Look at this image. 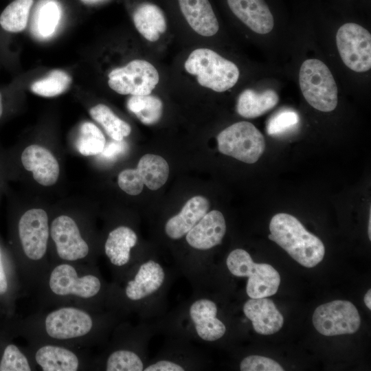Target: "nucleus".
<instances>
[{
    "mask_svg": "<svg viewBox=\"0 0 371 371\" xmlns=\"http://www.w3.org/2000/svg\"><path fill=\"white\" fill-rule=\"evenodd\" d=\"M1 317L14 338L82 348L98 341L101 326L97 311L75 306L38 309L25 317Z\"/></svg>",
    "mask_w": 371,
    "mask_h": 371,
    "instance_id": "nucleus-1",
    "label": "nucleus"
},
{
    "mask_svg": "<svg viewBox=\"0 0 371 371\" xmlns=\"http://www.w3.org/2000/svg\"><path fill=\"white\" fill-rule=\"evenodd\" d=\"M49 218L43 208L27 209L12 216L8 247L15 261L23 295L34 293L50 262Z\"/></svg>",
    "mask_w": 371,
    "mask_h": 371,
    "instance_id": "nucleus-2",
    "label": "nucleus"
},
{
    "mask_svg": "<svg viewBox=\"0 0 371 371\" xmlns=\"http://www.w3.org/2000/svg\"><path fill=\"white\" fill-rule=\"evenodd\" d=\"M34 293L38 309L75 306L97 311L104 284L93 264L50 261Z\"/></svg>",
    "mask_w": 371,
    "mask_h": 371,
    "instance_id": "nucleus-3",
    "label": "nucleus"
},
{
    "mask_svg": "<svg viewBox=\"0 0 371 371\" xmlns=\"http://www.w3.org/2000/svg\"><path fill=\"white\" fill-rule=\"evenodd\" d=\"M269 230L268 238L301 265L313 268L323 260L325 247L322 241L308 232L295 216L286 213L274 215Z\"/></svg>",
    "mask_w": 371,
    "mask_h": 371,
    "instance_id": "nucleus-4",
    "label": "nucleus"
},
{
    "mask_svg": "<svg viewBox=\"0 0 371 371\" xmlns=\"http://www.w3.org/2000/svg\"><path fill=\"white\" fill-rule=\"evenodd\" d=\"M76 217L60 214L49 221V254L50 261L78 262L94 264V251Z\"/></svg>",
    "mask_w": 371,
    "mask_h": 371,
    "instance_id": "nucleus-5",
    "label": "nucleus"
},
{
    "mask_svg": "<svg viewBox=\"0 0 371 371\" xmlns=\"http://www.w3.org/2000/svg\"><path fill=\"white\" fill-rule=\"evenodd\" d=\"M186 71L197 77L199 84L216 92L233 87L239 78L235 63L207 48L192 51L184 63Z\"/></svg>",
    "mask_w": 371,
    "mask_h": 371,
    "instance_id": "nucleus-6",
    "label": "nucleus"
},
{
    "mask_svg": "<svg viewBox=\"0 0 371 371\" xmlns=\"http://www.w3.org/2000/svg\"><path fill=\"white\" fill-rule=\"evenodd\" d=\"M299 82L303 96L311 106L322 112L336 108L337 87L330 69L322 61H304L300 69Z\"/></svg>",
    "mask_w": 371,
    "mask_h": 371,
    "instance_id": "nucleus-7",
    "label": "nucleus"
},
{
    "mask_svg": "<svg viewBox=\"0 0 371 371\" xmlns=\"http://www.w3.org/2000/svg\"><path fill=\"white\" fill-rule=\"evenodd\" d=\"M226 264L234 276L248 278L246 291L251 298L271 296L278 291L280 284L278 271L269 264L254 262L245 250L236 249L231 251Z\"/></svg>",
    "mask_w": 371,
    "mask_h": 371,
    "instance_id": "nucleus-8",
    "label": "nucleus"
},
{
    "mask_svg": "<svg viewBox=\"0 0 371 371\" xmlns=\"http://www.w3.org/2000/svg\"><path fill=\"white\" fill-rule=\"evenodd\" d=\"M24 348L36 368L43 371L92 370L93 361L87 348L44 342H30Z\"/></svg>",
    "mask_w": 371,
    "mask_h": 371,
    "instance_id": "nucleus-9",
    "label": "nucleus"
},
{
    "mask_svg": "<svg viewBox=\"0 0 371 371\" xmlns=\"http://www.w3.org/2000/svg\"><path fill=\"white\" fill-rule=\"evenodd\" d=\"M216 139L220 153L247 164L256 162L265 148L262 134L253 124L245 121L227 127Z\"/></svg>",
    "mask_w": 371,
    "mask_h": 371,
    "instance_id": "nucleus-10",
    "label": "nucleus"
},
{
    "mask_svg": "<svg viewBox=\"0 0 371 371\" xmlns=\"http://www.w3.org/2000/svg\"><path fill=\"white\" fill-rule=\"evenodd\" d=\"M108 78L111 89L122 95H131L150 94L159 80L156 68L141 59L131 60L124 67L113 69Z\"/></svg>",
    "mask_w": 371,
    "mask_h": 371,
    "instance_id": "nucleus-11",
    "label": "nucleus"
},
{
    "mask_svg": "<svg viewBox=\"0 0 371 371\" xmlns=\"http://www.w3.org/2000/svg\"><path fill=\"white\" fill-rule=\"evenodd\" d=\"M336 44L344 63L356 72L371 68V34L363 26L346 23L338 29Z\"/></svg>",
    "mask_w": 371,
    "mask_h": 371,
    "instance_id": "nucleus-12",
    "label": "nucleus"
},
{
    "mask_svg": "<svg viewBox=\"0 0 371 371\" xmlns=\"http://www.w3.org/2000/svg\"><path fill=\"white\" fill-rule=\"evenodd\" d=\"M315 329L325 336L356 333L361 317L355 306L346 300H335L319 306L313 315Z\"/></svg>",
    "mask_w": 371,
    "mask_h": 371,
    "instance_id": "nucleus-13",
    "label": "nucleus"
},
{
    "mask_svg": "<svg viewBox=\"0 0 371 371\" xmlns=\"http://www.w3.org/2000/svg\"><path fill=\"white\" fill-rule=\"evenodd\" d=\"M22 295V284L15 261L9 247L0 238V316H14L17 301Z\"/></svg>",
    "mask_w": 371,
    "mask_h": 371,
    "instance_id": "nucleus-14",
    "label": "nucleus"
},
{
    "mask_svg": "<svg viewBox=\"0 0 371 371\" xmlns=\"http://www.w3.org/2000/svg\"><path fill=\"white\" fill-rule=\"evenodd\" d=\"M23 168L32 173L35 181L43 186L54 185L59 177L60 167L54 155L38 144L26 146L20 155Z\"/></svg>",
    "mask_w": 371,
    "mask_h": 371,
    "instance_id": "nucleus-15",
    "label": "nucleus"
},
{
    "mask_svg": "<svg viewBox=\"0 0 371 371\" xmlns=\"http://www.w3.org/2000/svg\"><path fill=\"white\" fill-rule=\"evenodd\" d=\"M230 12L252 31L266 34L274 26V15L268 0H225Z\"/></svg>",
    "mask_w": 371,
    "mask_h": 371,
    "instance_id": "nucleus-16",
    "label": "nucleus"
},
{
    "mask_svg": "<svg viewBox=\"0 0 371 371\" xmlns=\"http://www.w3.org/2000/svg\"><path fill=\"white\" fill-rule=\"evenodd\" d=\"M226 232L223 214L218 210L207 212L186 234V240L193 248L206 250L220 244Z\"/></svg>",
    "mask_w": 371,
    "mask_h": 371,
    "instance_id": "nucleus-17",
    "label": "nucleus"
},
{
    "mask_svg": "<svg viewBox=\"0 0 371 371\" xmlns=\"http://www.w3.org/2000/svg\"><path fill=\"white\" fill-rule=\"evenodd\" d=\"M245 316L254 330L260 335H272L280 330L284 317L273 302L267 297L251 298L243 306Z\"/></svg>",
    "mask_w": 371,
    "mask_h": 371,
    "instance_id": "nucleus-18",
    "label": "nucleus"
},
{
    "mask_svg": "<svg viewBox=\"0 0 371 371\" xmlns=\"http://www.w3.org/2000/svg\"><path fill=\"white\" fill-rule=\"evenodd\" d=\"M189 25L199 34L212 36L219 29L218 19L209 0H177Z\"/></svg>",
    "mask_w": 371,
    "mask_h": 371,
    "instance_id": "nucleus-19",
    "label": "nucleus"
},
{
    "mask_svg": "<svg viewBox=\"0 0 371 371\" xmlns=\"http://www.w3.org/2000/svg\"><path fill=\"white\" fill-rule=\"evenodd\" d=\"M216 305L210 300L200 299L191 305L190 315L198 335L202 339L215 341L225 333V326L216 318Z\"/></svg>",
    "mask_w": 371,
    "mask_h": 371,
    "instance_id": "nucleus-20",
    "label": "nucleus"
},
{
    "mask_svg": "<svg viewBox=\"0 0 371 371\" xmlns=\"http://www.w3.org/2000/svg\"><path fill=\"white\" fill-rule=\"evenodd\" d=\"M164 280L160 265L153 260L142 264L124 287V295L131 301H138L158 290Z\"/></svg>",
    "mask_w": 371,
    "mask_h": 371,
    "instance_id": "nucleus-21",
    "label": "nucleus"
},
{
    "mask_svg": "<svg viewBox=\"0 0 371 371\" xmlns=\"http://www.w3.org/2000/svg\"><path fill=\"white\" fill-rule=\"evenodd\" d=\"M14 339L0 316V371L36 370L24 346L17 345Z\"/></svg>",
    "mask_w": 371,
    "mask_h": 371,
    "instance_id": "nucleus-22",
    "label": "nucleus"
},
{
    "mask_svg": "<svg viewBox=\"0 0 371 371\" xmlns=\"http://www.w3.org/2000/svg\"><path fill=\"white\" fill-rule=\"evenodd\" d=\"M209 201L202 196L189 199L181 212L171 217L165 225V232L172 239H179L186 235L207 212Z\"/></svg>",
    "mask_w": 371,
    "mask_h": 371,
    "instance_id": "nucleus-23",
    "label": "nucleus"
},
{
    "mask_svg": "<svg viewBox=\"0 0 371 371\" xmlns=\"http://www.w3.org/2000/svg\"><path fill=\"white\" fill-rule=\"evenodd\" d=\"M137 241L136 233L128 226L119 225L111 229L104 244V251L110 263L117 268L126 266Z\"/></svg>",
    "mask_w": 371,
    "mask_h": 371,
    "instance_id": "nucleus-24",
    "label": "nucleus"
},
{
    "mask_svg": "<svg viewBox=\"0 0 371 371\" xmlns=\"http://www.w3.org/2000/svg\"><path fill=\"white\" fill-rule=\"evenodd\" d=\"M133 21L137 31L151 42L157 41L167 29L164 11L151 2L139 3L133 13Z\"/></svg>",
    "mask_w": 371,
    "mask_h": 371,
    "instance_id": "nucleus-25",
    "label": "nucleus"
},
{
    "mask_svg": "<svg viewBox=\"0 0 371 371\" xmlns=\"http://www.w3.org/2000/svg\"><path fill=\"white\" fill-rule=\"evenodd\" d=\"M278 101L279 96L273 89L260 93L247 89L238 98L236 111L243 117L255 118L272 109Z\"/></svg>",
    "mask_w": 371,
    "mask_h": 371,
    "instance_id": "nucleus-26",
    "label": "nucleus"
},
{
    "mask_svg": "<svg viewBox=\"0 0 371 371\" xmlns=\"http://www.w3.org/2000/svg\"><path fill=\"white\" fill-rule=\"evenodd\" d=\"M136 170L144 185L151 190L160 188L168 178V164L164 158L159 155H144L140 158Z\"/></svg>",
    "mask_w": 371,
    "mask_h": 371,
    "instance_id": "nucleus-27",
    "label": "nucleus"
},
{
    "mask_svg": "<svg viewBox=\"0 0 371 371\" xmlns=\"http://www.w3.org/2000/svg\"><path fill=\"white\" fill-rule=\"evenodd\" d=\"M89 114L113 140H123L131 132V126L118 117L109 106L104 104H98L91 108Z\"/></svg>",
    "mask_w": 371,
    "mask_h": 371,
    "instance_id": "nucleus-28",
    "label": "nucleus"
},
{
    "mask_svg": "<svg viewBox=\"0 0 371 371\" xmlns=\"http://www.w3.org/2000/svg\"><path fill=\"white\" fill-rule=\"evenodd\" d=\"M127 109L141 122L153 125L160 120L163 112V103L160 98L150 94L131 95L126 102Z\"/></svg>",
    "mask_w": 371,
    "mask_h": 371,
    "instance_id": "nucleus-29",
    "label": "nucleus"
},
{
    "mask_svg": "<svg viewBox=\"0 0 371 371\" xmlns=\"http://www.w3.org/2000/svg\"><path fill=\"white\" fill-rule=\"evenodd\" d=\"M33 0H14L3 10L0 15V25L7 32L23 31L27 23Z\"/></svg>",
    "mask_w": 371,
    "mask_h": 371,
    "instance_id": "nucleus-30",
    "label": "nucleus"
},
{
    "mask_svg": "<svg viewBox=\"0 0 371 371\" xmlns=\"http://www.w3.org/2000/svg\"><path fill=\"white\" fill-rule=\"evenodd\" d=\"M106 144V139L100 129L90 122L82 123L76 140V148L84 156L100 155Z\"/></svg>",
    "mask_w": 371,
    "mask_h": 371,
    "instance_id": "nucleus-31",
    "label": "nucleus"
},
{
    "mask_svg": "<svg viewBox=\"0 0 371 371\" xmlns=\"http://www.w3.org/2000/svg\"><path fill=\"white\" fill-rule=\"evenodd\" d=\"M71 76L61 69L50 71L45 77L34 82L31 91L43 97H54L66 91L71 83Z\"/></svg>",
    "mask_w": 371,
    "mask_h": 371,
    "instance_id": "nucleus-32",
    "label": "nucleus"
},
{
    "mask_svg": "<svg viewBox=\"0 0 371 371\" xmlns=\"http://www.w3.org/2000/svg\"><path fill=\"white\" fill-rule=\"evenodd\" d=\"M104 370L106 371H142L144 364L140 357L128 349L112 351L106 358Z\"/></svg>",
    "mask_w": 371,
    "mask_h": 371,
    "instance_id": "nucleus-33",
    "label": "nucleus"
},
{
    "mask_svg": "<svg viewBox=\"0 0 371 371\" xmlns=\"http://www.w3.org/2000/svg\"><path fill=\"white\" fill-rule=\"evenodd\" d=\"M297 113L290 109H284L274 114L267 125V133L270 135H279L291 131L299 123Z\"/></svg>",
    "mask_w": 371,
    "mask_h": 371,
    "instance_id": "nucleus-34",
    "label": "nucleus"
},
{
    "mask_svg": "<svg viewBox=\"0 0 371 371\" xmlns=\"http://www.w3.org/2000/svg\"><path fill=\"white\" fill-rule=\"evenodd\" d=\"M60 17L58 5L54 1L46 2L40 9L38 27L44 36L51 35L55 30Z\"/></svg>",
    "mask_w": 371,
    "mask_h": 371,
    "instance_id": "nucleus-35",
    "label": "nucleus"
},
{
    "mask_svg": "<svg viewBox=\"0 0 371 371\" xmlns=\"http://www.w3.org/2000/svg\"><path fill=\"white\" fill-rule=\"evenodd\" d=\"M117 183L124 192L133 196L141 193L144 186L136 168L121 171L117 177Z\"/></svg>",
    "mask_w": 371,
    "mask_h": 371,
    "instance_id": "nucleus-36",
    "label": "nucleus"
},
{
    "mask_svg": "<svg viewBox=\"0 0 371 371\" xmlns=\"http://www.w3.org/2000/svg\"><path fill=\"white\" fill-rule=\"evenodd\" d=\"M241 371H283L276 361L259 355H251L243 359L240 364Z\"/></svg>",
    "mask_w": 371,
    "mask_h": 371,
    "instance_id": "nucleus-37",
    "label": "nucleus"
},
{
    "mask_svg": "<svg viewBox=\"0 0 371 371\" xmlns=\"http://www.w3.org/2000/svg\"><path fill=\"white\" fill-rule=\"evenodd\" d=\"M128 148L127 144L124 141H115L111 142L107 144H105L102 152L100 154L102 157L109 161H114L117 157L126 152Z\"/></svg>",
    "mask_w": 371,
    "mask_h": 371,
    "instance_id": "nucleus-38",
    "label": "nucleus"
},
{
    "mask_svg": "<svg viewBox=\"0 0 371 371\" xmlns=\"http://www.w3.org/2000/svg\"><path fill=\"white\" fill-rule=\"evenodd\" d=\"M145 371H183L181 366L169 361H159L148 366Z\"/></svg>",
    "mask_w": 371,
    "mask_h": 371,
    "instance_id": "nucleus-39",
    "label": "nucleus"
},
{
    "mask_svg": "<svg viewBox=\"0 0 371 371\" xmlns=\"http://www.w3.org/2000/svg\"><path fill=\"white\" fill-rule=\"evenodd\" d=\"M364 303L366 306L370 310L371 309V290L369 289L364 295Z\"/></svg>",
    "mask_w": 371,
    "mask_h": 371,
    "instance_id": "nucleus-40",
    "label": "nucleus"
},
{
    "mask_svg": "<svg viewBox=\"0 0 371 371\" xmlns=\"http://www.w3.org/2000/svg\"><path fill=\"white\" fill-rule=\"evenodd\" d=\"M80 1L86 4H95V3L104 1L106 0H80Z\"/></svg>",
    "mask_w": 371,
    "mask_h": 371,
    "instance_id": "nucleus-41",
    "label": "nucleus"
},
{
    "mask_svg": "<svg viewBox=\"0 0 371 371\" xmlns=\"http://www.w3.org/2000/svg\"><path fill=\"white\" fill-rule=\"evenodd\" d=\"M3 114V104L2 102V96L0 93V118L2 117Z\"/></svg>",
    "mask_w": 371,
    "mask_h": 371,
    "instance_id": "nucleus-42",
    "label": "nucleus"
},
{
    "mask_svg": "<svg viewBox=\"0 0 371 371\" xmlns=\"http://www.w3.org/2000/svg\"><path fill=\"white\" fill-rule=\"evenodd\" d=\"M370 227H371V214H370V218H369V223H368V236H369V239L371 240V229H370Z\"/></svg>",
    "mask_w": 371,
    "mask_h": 371,
    "instance_id": "nucleus-43",
    "label": "nucleus"
}]
</instances>
